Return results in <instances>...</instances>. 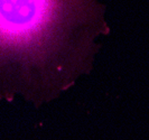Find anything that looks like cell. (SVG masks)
I'll return each instance as SVG.
<instances>
[{
  "label": "cell",
  "instance_id": "obj_1",
  "mask_svg": "<svg viewBox=\"0 0 149 140\" xmlns=\"http://www.w3.org/2000/svg\"><path fill=\"white\" fill-rule=\"evenodd\" d=\"M95 0H0V51L43 65L99 19Z\"/></svg>",
  "mask_w": 149,
  "mask_h": 140
}]
</instances>
